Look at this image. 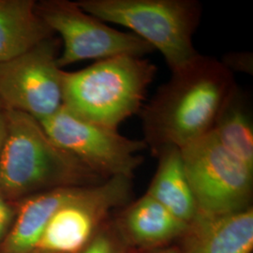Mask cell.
<instances>
[{
	"instance_id": "obj_1",
	"label": "cell",
	"mask_w": 253,
	"mask_h": 253,
	"mask_svg": "<svg viewBox=\"0 0 253 253\" xmlns=\"http://www.w3.org/2000/svg\"><path fill=\"white\" fill-rule=\"evenodd\" d=\"M237 91L225 64L198 54L172 72L142 110L147 147L155 154L165 146L181 149L208 135Z\"/></svg>"
},
{
	"instance_id": "obj_2",
	"label": "cell",
	"mask_w": 253,
	"mask_h": 253,
	"mask_svg": "<svg viewBox=\"0 0 253 253\" xmlns=\"http://www.w3.org/2000/svg\"><path fill=\"white\" fill-rule=\"evenodd\" d=\"M157 68L144 57L118 55L74 73L63 72V106L80 118L118 129L143 107Z\"/></svg>"
},
{
	"instance_id": "obj_3",
	"label": "cell",
	"mask_w": 253,
	"mask_h": 253,
	"mask_svg": "<svg viewBox=\"0 0 253 253\" xmlns=\"http://www.w3.org/2000/svg\"><path fill=\"white\" fill-rule=\"evenodd\" d=\"M6 136L0 154V192L16 197L51 186L71 184L91 173L46 134L35 118L6 110Z\"/></svg>"
},
{
	"instance_id": "obj_4",
	"label": "cell",
	"mask_w": 253,
	"mask_h": 253,
	"mask_svg": "<svg viewBox=\"0 0 253 253\" xmlns=\"http://www.w3.org/2000/svg\"><path fill=\"white\" fill-rule=\"evenodd\" d=\"M77 4L104 23L130 29L162 53L172 72L199 54L192 43L202 14L196 0H82Z\"/></svg>"
},
{
	"instance_id": "obj_5",
	"label": "cell",
	"mask_w": 253,
	"mask_h": 253,
	"mask_svg": "<svg viewBox=\"0 0 253 253\" xmlns=\"http://www.w3.org/2000/svg\"><path fill=\"white\" fill-rule=\"evenodd\" d=\"M180 150L196 217H220L250 208L253 169L229 152L213 131Z\"/></svg>"
},
{
	"instance_id": "obj_6",
	"label": "cell",
	"mask_w": 253,
	"mask_h": 253,
	"mask_svg": "<svg viewBox=\"0 0 253 253\" xmlns=\"http://www.w3.org/2000/svg\"><path fill=\"white\" fill-rule=\"evenodd\" d=\"M46 134L64 151L93 172L128 177L142 163L137 154L147 148L144 140H133L118 129L91 122L62 106L40 122Z\"/></svg>"
},
{
	"instance_id": "obj_7",
	"label": "cell",
	"mask_w": 253,
	"mask_h": 253,
	"mask_svg": "<svg viewBox=\"0 0 253 253\" xmlns=\"http://www.w3.org/2000/svg\"><path fill=\"white\" fill-rule=\"evenodd\" d=\"M37 10L53 33L59 34L63 51L58 55L59 68L89 59L102 60L118 55L144 57L152 46L133 33L110 27L100 19L69 1H49Z\"/></svg>"
},
{
	"instance_id": "obj_8",
	"label": "cell",
	"mask_w": 253,
	"mask_h": 253,
	"mask_svg": "<svg viewBox=\"0 0 253 253\" xmlns=\"http://www.w3.org/2000/svg\"><path fill=\"white\" fill-rule=\"evenodd\" d=\"M58 45L46 39L27 53L0 63V103L42 122L63 106Z\"/></svg>"
},
{
	"instance_id": "obj_9",
	"label": "cell",
	"mask_w": 253,
	"mask_h": 253,
	"mask_svg": "<svg viewBox=\"0 0 253 253\" xmlns=\"http://www.w3.org/2000/svg\"><path fill=\"white\" fill-rule=\"evenodd\" d=\"M129 187L128 177L114 176L98 187L84 188L74 199L55 211L40 237L35 252H79L109 210L126 201Z\"/></svg>"
},
{
	"instance_id": "obj_10",
	"label": "cell",
	"mask_w": 253,
	"mask_h": 253,
	"mask_svg": "<svg viewBox=\"0 0 253 253\" xmlns=\"http://www.w3.org/2000/svg\"><path fill=\"white\" fill-rule=\"evenodd\" d=\"M84 188L60 187L27 200L20 208L16 221L1 246V253H30L47 223L66 203L74 199Z\"/></svg>"
},
{
	"instance_id": "obj_11",
	"label": "cell",
	"mask_w": 253,
	"mask_h": 253,
	"mask_svg": "<svg viewBox=\"0 0 253 253\" xmlns=\"http://www.w3.org/2000/svg\"><path fill=\"white\" fill-rule=\"evenodd\" d=\"M53 32L31 0H0V63L27 53Z\"/></svg>"
},
{
	"instance_id": "obj_12",
	"label": "cell",
	"mask_w": 253,
	"mask_h": 253,
	"mask_svg": "<svg viewBox=\"0 0 253 253\" xmlns=\"http://www.w3.org/2000/svg\"><path fill=\"white\" fill-rule=\"evenodd\" d=\"M196 232L187 253H252L253 210L246 208L215 217H196Z\"/></svg>"
},
{
	"instance_id": "obj_13",
	"label": "cell",
	"mask_w": 253,
	"mask_h": 253,
	"mask_svg": "<svg viewBox=\"0 0 253 253\" xmlns=\"http://www.w3.org/2000/svg\"><path fill=\"white\" fill-rule=\"evenodd\" d=\"M156 154L159 156V167L146 194L189 224L196 217L197 208L180 148L165 146Z\"/></svg>"
},
{
	"instance_id": "obj_14",
	"label": "cell",
	"mask_w": 253,
	"mask_h": 253,
	"mask_svg": "<svg viewBox=\"0 0 253 253\" xmlns=\"http://www.w3.org/2000/svg\"><path fill=\"white\" fill-rule=\"evenodd\" d=\"M125 222L130 235L143 244L167 241L189 227L148 194L127 209Z\"/></svg>"
},
{
	"instance_id": "obj_15",
	"label": "cell",
	"mask_w": 253,
	"mask_h": 253,
	"mask_svg": "<svg viewBox=\"0 0 253 253\" xmlns=\"http://www.w3.org/2000/svg\"><path fill=\"white\" fill-rule=\"evenodd\" d=\"M213 133L229 152L253 169V128L238 91L217 119Z\"/></svg>"
},
{
	"instance_id": "obj_16",
	"label": "cell",
	"mask_w": 253,
	"mask_h": 253,
	"mask_svg": "<svg viewBox=\"0 0 253 253\" xmlns=\"http://www.w3.org/2000/svg\"><path fill=\"white\" fill-rule=\"evenodd\" d=\"M84 253H115V250L107 236L99 235L91 242Z\"/></svg>"
},
{
	"instance_id": "obj_17",
	"label": "cell",
	"mask_w": 253,
	"mask_h": 253,
	"mask_svg": "<svg viewBox=\"0 0 253 253\" xmlns=\"http://www.w3.org/2000/svg\"><path fill=\"white\" fill-rule=\"evenodd\" d=\"M11 219H12L11 208L6 202L3 194L0 192V239L6 234Z\"/></svg>"
},
{
	"instance_id": "obj_18",
	"label": "cell",
	"mask_w": 253,
	"mask_h": 253,
	"mask_svg": "<svg viewBox=\"0 0 253 253\" xmlns=\"http://www.w3.org/2000/svg\"><path fill=\"white\" fill-rule=\"evenodd\" d=\"M5 136H6V122H5L4 114L1 112L0 113V154L2 150V146L4 144Z\"/></svg>"
},
{
	"instance_id": "obj_19",
	"label": "cell",
	"mask_w": 253,
	"mask_h": 253,
	"mask_svg": "<svg viewBox=\"0 0 253 253\" xmlns=\"http://www.w3.org/2000/svg\"><path fill=\"white\" fill-rule=\"evenodd\" d=\"M42 253V252H33V253Z\"/></svg>"
},
{
	"instance_id": "obj_20",
	"label": "cell",
	"mask_w": 253,
	"mask_h": 253,
	"mask_svg": "<svg viewBox=\"0 0 253 253\" xmlns=\"http://www.w3.org/2000/svg\"><path fill=\"white\" fill-rule=\"evenodd\" d=\"M0 107H1V103H0ZM0 113H1V109H0Z\"/></svg>"
}]
</instances>
